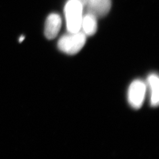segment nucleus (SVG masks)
<instances>
[{
  "instance_id": "obj_3",
  "label": "nucleus",
  "mask_w": 159,
  "mask_h": 159,
  "mask_svg": "<svg viewBox=\"0 0 159 159\" xmlns=\"http://www.w3.org/2000/svg\"><path fill=\"white\" fill-rule=\"evenodd\" d=\"M147 87L140 80L131 83L128 91V101L131 106L135 109L141 108L144 100Z\"/></svg>"
},
{
  "instance_id": "obj_6",
  "label": "nucleus",
  "mask_w": 159,
  "mask_h": 159,
  "mask_svg": "<svg viewBox=\"0 0 159 159\" xmlns=\"http://www.w3.org/2000/svg\"><path fill=\"white\" fill-rule=\"evenodd\" d=\"M148 84L150 89V103L153 107H157L159 102V79L157 75L152 74L148 77Z\"/></svg>"
},
{
  "instance_id": "obj_7",
  "label": "nucleus",
  "mask_w": 159,
  "mask_h": 159,
  "mask_svg": "<svg viewBox=\"0 0 159 159\" xmlns=\"http://www.w3.org/2000/svg\"><path fill=\"white\" fill-rule=\"evenodd\" d=\"M86 36H91L96 33L97 30V18L93 15L86 13L83 16L81 30Z\"/></svg>"
},
{
  "instance_id": "obj_5",
  "label": "nucleus",
  "mask_w": 159,
  "mask_h": 159,
  "mask_svg": "<svg viewBox=\"0 0 159 159\" xmlns=\"http://www.w3.org/2000/svg\"><path fill=\"white\" fill-rule=\"evenodd\" d=\"M62 24L61 17L56 13L49 15L45 24L44 34L48 40H52L57 37Z\"/></svg>"
},
{
  "instance_id": "obj_4",
  "label": "nucleus",
  "mask_w": 159,
  "mask_h": 159,
  "mask_svg": "<svg viewBox=\"0 0 159 159\" xmlns=\"http://www.w3.org/2000/svg\"><path fill=\"white\" fill-rule=\"evenodd\" d=\"M111 7V0H87L85 5L87 13L98 18L106 16Z\"/></svg>"
},
{
  "instance_id": "obj_2",
  "label": "nucleus",
  "mask_w": 159,
  "mask_h": 159,
  "mask_svg": "<svg viewBox=\"0 0 159 159\" xmlns=\"http://www.w3.org/2000/svg\"><path fill=\"white\" fill-rule=\"evenodd\" d=\"M86 35L81 30L63 35L58 41V48L68 55L78 53L85 45Z\"/></svg>"
},
{
  "instance_id": "obj_1",
  "label": "nucleus",
  "mask_w": 159,
  "mask_h": 159,
  "mask_svg": "<svg viewBox=\"0 0 159 159\" xmlns=\"http://www.w3.org/2000/svg\"><path fill=\"white\" fill-rule=\"evenodd\" d=\"M84 7L77 0H68L64 8L67 29L69 33L81 30Z\"/></svg>"
},
{
  "instance_id": "obj_8",
  "label": "nucleus",
  "mask_w": 159,
  "mask_h": 159,
  "mask_svg": "<svg viewBox=\"0 0 159 159\" xmlns=\"http://www.w3.org/2000/svg\"><path fill=\"white\" fill-rule=\"evenodd\" d=\"M77 1L80 2L81 4V5L83 6L84 8V7L87 4V0H77Z\"/></svg>"
},
{
  "instance_id": "obj_9",
  "label": "nucleus",
  "mask_w": 159,
  "mask_h": 159,
  "mask_svg": "<svg viewBox=\"0 0 159 159\" xmlns=\"http://www.w3.org/2000/svg\"><path fill=\"white\" fill-rule=\"evenodd\" d=\"M24 39V36H21V37L20 38V39H19V41H20V42H22V41H23Z\"/></svg>"
}]
</instances>
